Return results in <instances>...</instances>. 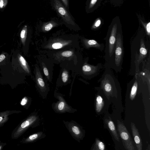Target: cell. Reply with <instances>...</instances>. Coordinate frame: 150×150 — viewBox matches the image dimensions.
<instances>
[{
	"label": "cell",
	"mask_w": 150,
	"mask_h": 150,
	"mask_svg": "<svg viewBox=\"0 0 150 150\" xmlns=\"http://www.w3.org/2000/svg\"><path fill=\"white\" fill-rule=\"evenodd\" d=\"M121 24L118 16L113 18L109 27L107 35L104 39L106 42L105 59L108 64L109 63L111 64L113 59L117 32Z\"/></svg>",
	"instance_id": "obj_1"
},
{
	"label": "cell",
	"mask_w": 150,
	"mask_h": 150,
	"mask_svg": "<svg viewBox=\"0 0 150 150\" xmlns=\"http://www.w3.org/2000/svg\"><path fill=\"white\" fill-rule=\"evenodd\" d=\"M40 117L35 111L23 120L13 129L11 134L12 139H16L21 137L29 128H34L40 124Z\"/></svg>",
	"instance_id": "obj_2"
},
{
	"label": "cell",
	"mask_w": 150,
	"mask_h": 150,
	"mask_svg": "<svg viewBox=\"0 0 150 150\" xmlns=\"http://www.w3.org/2000/svg\"><path fill=\"white\" fill-rule=\"evenodd\" d=\"M123 54V37L121 24L118 28L113 58L111 64V67L116 72H120L121 69Z\"/></svg>",
	"instance_id": "obj_3"
},
{
	"label": "cell",
	"mask_w": 150,
	"mask_h": 150,
	"mask_svg": "<svg viewBox=\"0 0 150 150\" xmlns=\"http://www.w3.org/2000/svg\"><path fill=\"white\" fill-rule=\"evenodd\" d=\"M54 95L58 100L57 102L53 103L51 105L55 112L59 114L74 113L77 111L76 109L73 108L67 103L62 94L55 91Z\"/></svg>",
	"instance_id": "obj_4"
},
{
	"label": "cell",
	"mask_w": 150,
	"mask_h": 150,
	"mask_svg": "<svg viewBox=\"0 0 150 150\" xmlns=\"http://www.w3.org/2000/svg\"><path fill=\"white\" fill-rule=\"evenodd\" d=\"M117 127L118 134L122 139L124 148L127 150H134L135 146L129 133L124 124L117 120Z\"/></svg>",
	"instance_id": "obj_5"
},
{
	"label": "cell",
	"mask_w": 150,
	"mask_h": 150,
	"mask_svg": "<svg viewBox=\"0 0 150 150\" xmlns=\"http://www.w3.org/2000/svg\"><path fill=\"white\" fill-rule=\"evenodd\" d=\"M62 121L74 139L78 142L83 139L84 136L85 131L76 122L72 120L70 121L63 120Z\"/></svg>",
	"instance_id": "obj_6"
},
{
	"label": "cell",
	"mask_w": 150,
	"mask_h": 150,
	"mask_svg": "<svg viewBox=\"0 0 150 150\" xmlns=\"http://www.w3.org/2000/svg\"><path fill=\"white\" fill-rule=\"evenodd\" d=\"M53 5L58 14L65 23L73 25H75L71 15L59 0H53Z\"/></svg>",
	"instance_id": "obj_7"
},
{
	"label": "cell",
	"mask_w": 150,
	"mask_h": 150,
	"mask_svg": "<svg viewBox=\"0 0 150 150\" xmlns=\"http://www.w3.org/2000/svg\"><path fill=\"white\" fill-rule=\"evenodd\" d=\"M36 74V79L38 91L43 99H45L49 91V88L45 82L39 70L37 71Z\"/></svg>",
	"instance_id": "obj_8"
},
{
	"label": "cell",
	"mask_w": 150,
	"mask_h": 150,
	"mask_svg": "<svg viewBox=\"0 0 150 150\" xmlns=\"http://www.w3.org/2000/svg\"><path fill=\"white\" fill-rule=\"evenodd\" d=\"M101 68L100 64H98L96 66L85 64L83 66L82 70L86 75L93 77L98 74Z\"/></svg>",
	"instance_id": "obj_9"
},
{
	"label": "cell",
	"mask_w": 150,
	"mask_h": 150,
	"mask_svg": "<svg viewBox=\"0 0 150 150\" xmlns=\"http://www.w3.org/2000/svg\"><path fill=\"white\" fill-rule=\"evenodd\" d=\"M46 134L43 132L40 131L33 133L26 138H23L20 142L22 144H28L36 142L44 138Z\"/></svg>",
	"instance_id": "obj_10"
},
{
	"label": "cell",
	"mask_w": 150,
	"mask_h": 150,
	"mask_svg": "<svg viewBox=\"0 0 150 150\" xmlns=\"http://www.w3.org/2000/svg\"><path fill=\"white\" fill-rule=\"evenodd\" d=\"M131 128L136 148L138 150H142V144L139 131L133 122L131 123Z\"/></svg>",
	"instance_id": "obj_11"
},
{
	"label": "cell",
	"mask_w": 150,
	"mask_h": 150,
	"mask_svg": "<svg viewBox=\"0 0 150 150\" xmlns=\"http://www.w3.org/2000/svg\"><path fill=\"white\" fill-rule=\"evenodd\" d=\"M21 112L22 111L20 110H7L0 112V128L8 121L10 115Z\"/></svg>",
	"instance_id": "obj_12"
},
{
	"label": "cell",
	"mask_w": 150,
	"mask_h": 150,
	"mask_svg": "<svg viewBox=\"0 0 150 150\" xmlns=\"http://www.w3.org/2000/svg\"><path fill=\"white\" fill-rule=\"evenodd\" d=\"M83 43L86 48L93 47L102 51L104 48V44L99 43L94 40L84 39Z\"/></svg>",
	"instance_id": "obj_13"
},
{
	"label": "cell",
	"mask_w": 150,
	"mask_h": 150,
	"mask_svg": "<svg viewBox=\"0 0 150 150\" xmlns=\"http://www.w3.org/2000/svg\"><path fill=\"white\" fill-rule=\"evenodd\" d=\"M105 122L106 125L114 138L118 141H120V138L113 121L110 118L106 119Z\"/></svg>",
	"instance_id": "obj_14"
},
{
	"label": "cell",
	"mask_w": 150,
	"mask_h": 150,
	"mask_svg": "<svg viewBox=\"0 0 150 150\" xmlns=\"http://www.w3.org/2000/svg\"><path fill=\"white\" fill-rule=\"evenodd\" d=\"M103 0H89L86 5V11L88 13L92 12L96 10L101 5Z\"/></svg>",
	"instance_id": "obj_15"
},
{
	"label": "cell",
	"mask_w": 150,
	"mask_h": 150,
	"mask_svg": "<svg viewBox=\"0 0 150 150\" xmlns=\"http://www.w3.org/2000/svg\"><path fill=\"white\" fill-rule=\"evenodd\" d=\"M139 54L137 60L138 64L139 65L141 62L145 58L147 55V51L146 48L143 40H141Z\"/></svg>",
	"instance_id": "obj_16"
},
{
	"label": "cell",
	"mask_w": 150,
	"mask_h": 150,
	"mask_svg": "<svg viewBox=\"0 0 150 150\" xmlns=\"http://www.w3.org/2000/svg\"><path fill=\"white\" fill-rule=\"evenodd\" d=\"M104 101L102 97L100 95H98L96 98L95 109L97 112H100L104 106Z\"/></svg>",
	"instance_id": "obj_17"
},
{
	"label": "cell",
	"mask_w": 150,
	"mask_h": 150,
	"mask_svg": "<svg viewBox=\"0 0 150 150\" xmlns=\"http://www.w3.org/2000/svg\"><path fill=\"white\" fill-rule=\"evenodd\" d=\"M138 19L143 26L147 35L149 36L150 35V22H146L143 17L139 15H137Z\"/></svg>",
	"instance_id": "obj_18"
},
{
	"label": "cell",
	"mask_w": 150,
	"mask_h": 150,
	"mask_svg": "<svg viewBox=\"0 0 150 150\" xmlns=\"http://www.w3.org/2000/svg\"><path fill=\"white\" fill-rule=\"evenodd\" d=\"M32 102V98L28 96L24 97L21 100L20 104L23 108L28 109L29 107Z\"/></svg>",
	"instance_id": "obj_19"
},
{
	"label": "cell",
	"mask_w": 150,
	"mask_h": 150,
	"mask_svg": "<svg viewBox=\"0 0 150 150\" xmlns=\"http://www.w3.org/2000/svg\"><path fill=\"white\" fill-rule=\"evenodd\" d=\"M92 150H105V146L104 143L97 138L95 139V144Z\"/></svg>",
	"instance_id": "obj_20"
},
{
	"label": "cell",
	"mask_w": 150,
	"mask_h": 150,
	"mask_svg": "<svg viewBox=\"0 0 150 150\" xmlns=\"http://www.w3.org/2000/svg\"><path fill=\"white\" fill-rule=\"evenodd\" d=\"M138 88V83L137 80H135L131 88L130 93V99L133 100L135 98L137 94Z\"/></svg>",
	"instance_id": "obj_21"
},
{
	"label": "cell",
	"mask_w": 150,
	"mask_h": 150,
	"mask_svg": "<svg viewBox=\"0 0 150 150\" xmlns=\"http://www.w3.org/2000/svg\"><path fill=\"white\" fill-rule=\"evenodd\" d=\"M68 43L67 42H56L52 44L51 47L54 49H59L67 45Z\"/></svg>",
	"instance_id": "obj_22"
},
{
	"label": "cell",
	"mask_w": 150,
	"mask_h": 150,
	"mask_svg": "<svg viewBox=\"0 0 150 150\" xmlns=\"http://www.w3.org/2000/svg\"><path fill=\"white\" fill-rule=\"evenodd\" d=\"M19 60L24 69L27 73H29V70L28 67L25 59L20 55L19 56Z\"/></svg>",
	"instance_id": "obj_23"
},
{
	"label": "cell",
	"mask_w": 150,
	"mask_h": 150,
	"mask_svg": "<svg viewBox=\"0 0 150 150\" xmlns=\"http://www.w3.org/2000/svg\"><path fill=\"white\" fill-rule=\"evenodd\" d=\"M55 23L53 22H50L45 24L42 27L44 30L48 31L51 30L54 26Z\"/></svg>",
	"instance_id": "obj_24"
},
{
	"label": "cell",
	"mask_w": 150,
	"mask_h": 150,
	"mask_svg": "<svg viewBox=\"0 0 150 150\" xmlns=\"http://www.w3.org/2000/svg\"><path fill=\"white\" fill-rule=\"evenodd\" d=\"M101 23V19L99 18H97L92 26V29H96L98 28L100 26Z\"/></svg>",
	"instance_id": "obj_25"
},
{
	"label": "cell",
	"mask_w": 150,
	"mask_h": 150,
	"mask_svg": "<svg viewBox=\"0 0 150 150\" xmlns=\"http://www.w3.org/2000/svg\"><path fill=\"white\" fill-rule=\"evenodd\" d=\"M27 33V26H25L24 28L21 32L20 36L22 41L23 43H24L26 38Z\"/></svg>",
	"instance_id": "obj_26"
},
{
	"label": "cell",
	"mask_w": 150,
	"mask_h": 150,
	"mask_svg": "<svg viewBox=\"0 0 150 150\" xmlns=\"http://www.w3.org/2000/svg\"><path fill=\"white\" fill-rule=\"evenodd\" d=\"M68 73L66 71H64L62 74V79L64 83H66L68 79Z\"/></svg>",
	"instance_id": "obj_27"
},
{
	"label": "cell",
	"mask_w": 150,
	"mask_h": 150,
	"mask_svg": "<svg viewBox=\"0 0 150 150\" xmlns=\"http://www.w3.org/2000/svg\"><path fill=\"white\" fill-rule=\"evenodd\" d=\"M73 54V52L71 51H66L62 52L61 53V55L62 56L64 57H69L72 55Z\"/></svg>",
	"instance_id": "obj_28"
},
{
	"label": "cell",
	"mask_w": 150,
	"mask_h": 150,
	"mask_svg": "<svg viewBox=\"0 0 150 150\" xmlns=\"http://www.w3.org/2000/svg\"><path fill=\"white\" fill-rule=\"evenodd\" d=\"M110 2L115 6H119L122 4L124 0H110Z\"/></svg>",
	"instance_id": "obj_29"
},
{
	"label": "cell",
	"mask_w": 150,
	"mask_h": 150,
	"mask_svg": "<svg viewBox=\"0 0 150 150\" xmlns=\"http://www.w3.org/2000/svg\"><path fill=\"white\" fill-rule=\"evenodd\" d=\"M43 70L45 75L48 78H49V73L46 67H44L43 68Z\"/></svg>",
	"instance_id": "obj_30"
},
{
	"label": "cell",
	"mask_w": 150,
	"mask_h": 150,
	"mask_svg": "<svg viewBox=\"0 0 150 150\" xmlns=\"http://www.w3.org/2000/svg\"><path fill=\"white\" fill-rule=\"evenodd\" d=\"M65 7L69 9V3L68 0H61Z\"/></svg>",
	"instance_id": "obj_31"
},
{
	"label": "cell",
	"mask_w": 150,
	"mask_h": 150,
	"mask_svg": "<svg viewBox=\"0 0 150 150\" xmlns=\"http://www.w3.org/2000/svg\"><path fill=\"white\" fill-rule=\"evenodd\" d=\"M6 145V143L2 142L0 141V150L2 149Z\"/></svg>",
	"instance_id": "obj_32"
},
{
	"label": "cell",
	"mask_w": 150,
	"mask_h": 150,
	"mask_svg": "<svg viewBox=\"0 0 150 150\" xmlns=\"http://www.w3.org/2000/svg\"><path fill=\"white\" fill-rule=\"evenodd\" d=\"M5 58V56L4 54L0 55V62L2 61Z\"/></svg>",
	"instance_id": "obj_33"
},
{
	"label": "cell",
	"mask_w": 150,
	"mask_h": 150,
	"mask_svg": "<svg viewBox=\"0 0 150 150\" xmlns=\"http://www.w3.org/2000/svg\"><path fill=\"white\" fill-rule=\"evenodd\" d=\"M4 5V1L3 0H0V8H2Z\"/></svg>",
	"instance_id": "obj_34"
}]
</instances>
